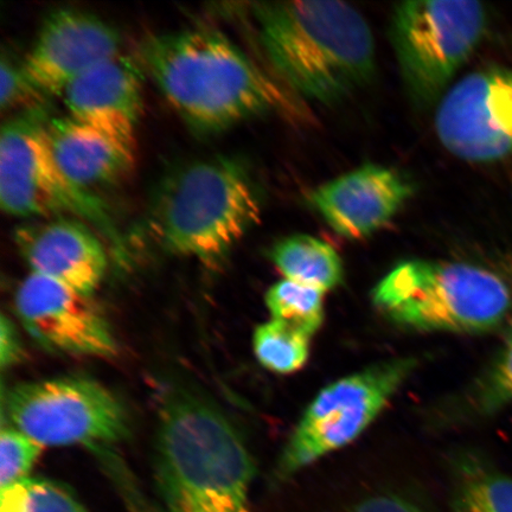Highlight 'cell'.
Returning a JSON list of instances; mask_svg holds the SVG:
<instances>
[{"label": "cell", "mask_w": 512, "mask_h": 512, "mask_svg": "<svg viewBox=\"0 0 512 512\" xmlns=\"http://www.w3.org/2000/svg\"><path fill=\"white\" fill-rule=\"evenodd\" d=\"M44 450L15 427H3L0 433V492L27 479Z\"/></svg>", "instance_id": "obj_22"}, {"label": "cell", "mask_w": 512, "mask_h": 512, "mask_svg": "<svg viewBox=\"0 0 512 512\" xmlns=\"http://www.w3.org/2000/svg\"><path fill=\"white\" fill-rule=\"evenodd\" d=\"M260 217L259 197L246 170L235 160L215 157L166 176L149 219L166 251L216 265Z\"/></svg>", "instance_id": "obj_4"}, {"label": "cell", "mask_w": 512, "mask_h": 512, "mask_svg": "<svg viewBox=\"0 0 512 512\" xmlns=\"http://www.w3.org/2000/svg\"><path fill=\"white\" fill-rule=\"evenodd\" d=\"M119 54L120 35L111 24L91 12L59 9L44 19L22 66L32 85L49 99Z\"/></svg>", "instance_id": "obj_12"}, {"label": "cell", "mask_w": 512, "mask_h": 512, "mask_svg": "<svg viewBox=\"0 0 512 512\" xmlns=\"http://www.w3.org/2000/svg\"><path fill=\"white\" fill-rule=\"evenodd\" d=\"M253 12L275 72L305 98L334 104L374 75L373 31L351 5L260 3Z\"/></svg>", "instance_id": "obj_3"}, {"label": "cell", "mask_w": 512, "mask_h": 512, "mask_svg": "<svg viewBox=\"0 0 512 512\" xmlns=\"http://www.w3.org/2000/svg\"><path fill=\"white\" fill-rule=\"evenodd\" d=\"M47 133L60 169L82 189L114 184L133 168L134 147L69 115L48 120Z\"/></svg>", "instance_id": "obj_16"}, {"label": "cell", "mask_w": 512, "mask_h": 512, "mask_svg": "<svg viewBox=\"0 0 512 512\" xmlns=\"http://www.w3.org/2000/svg\"><path fill=\"white\" fill-rule=\"evenodd\" d=\"M0 512H89L67 486L27 478L0 492Z\"/></svg>", "instance_id": "obj_21"}, {"label": "cell", "mask_w": 512, "mask_h": 512, "mask_svg": "<svg viewBox=\"0 0 512 512\" xmlns=\"http://www.w3.org/2000/svg\"><path fill=\"white\" fill-rule=\"evenodd\" d=\"M12 426L42 446L82 445L98 450L127 438L128 419L100 383L63 377L18 384L6 396Z\"/></svg>", "instance_id": "obj_9"}, {"label": "cell", "mask_w": 512, "mask_h": 512, "mask_svg": "<svg viewBox=\"0 0 512 512\" xmlns=\"http://www.w3.org/2000/svg\"><path fill=\"white\" fill-rule=\"evenodd\" d=\"M21 342L17 330L5 316L2 317V323H0V361H2V367H11L15 363L21 360L22 356Z\"/></svg>", "instance_id": "obj_26"}, {"label": "cell", "mask_w": 512, "mask_h": 512, "mask_svg": "<svg viewBox=\"0 0 512 512\" xmlns=\"http://www.w3.org/2000/svg\"><path fill=\"white\" fill-rule=\"evenodd\" d=\"M48 98L32 85L22 63L3 55L0 63V106L3 111L41 110Z\"/></svg>", "instance_id": "obj_24"}, {"label": "cell", "mask_w": 512, "mask_h": 512, "mask_svg": "<svg viewBox=\"0 0 512 512\" xmlns=\"http://www.w3.org/2000/svg\"><path fill=\"white\" fill-rule=\"evenodd\" d=\"M350 512H425L411 499L393 494L371 496L355 505Z\"/></svg>", "instance_id": "obj_25"}, {"label": "cell", "mask_w": 512, "mask_h": 512, "mask_svg": "<svg viewBox=\"0 0 512 512\" xmlns=\"http://www.w3.org/2000/svg\"><path fill=\"white\" fill-rule=\"evenodd\" d=\"M488 16L467 0H422L396 5L390 41L403 82L416 105L430 106L477 48Z\"/></svg>", "instance_id": "obj_7"}, {"label": "cell", "mask_w": 512, "mask_h": 512, "mask_svg": "<svg viewBox=\"0 0 512 512\" xmlns=\"http://www.w3.org/2000/svg\"><path fill=\"white\" fill-rule=\"evenodd\" d=\"M15 307L24 328L44 348L62 354L113 357L118 345L91 296L31 273L18 287Z\"/></svg>", "instance_id": "obj_11"}, {"label": "cell", "mask_w": 512, "mask_h": 512, "mask_svg": "<svg viewBox=\"0 0 512 512\" xmlns=\"http://www.w3.org/2000/svg\"><path fill=\"white\" fill-rule=\"evenodd\" d=\"M451 512H512V477L465 458L457 466Z\"/></svg>", "instance_id": "obj_18"}, {"label": "cell", "mask_w": 512, "mask_h": 512, "mask_svg": "<svg viewBox=\"0 0 512 512\" xmlns=\"http://www.w3.org/2000/svg\"><path fill=\"white\" fill-rule=\"evenodd\" d=\"M435 128L445 149L467 162L510 157L512 69H480L459 80L441 99Z\"/></svg>", "instance_id": "obj_10"}, {"label": "cell", "mask_w": 512, "mask_h": 512, "mask_svg": "<svg viewBox=\"0 0 512 512\" xmlns=\"http://www.w3.org/2000/svg\"><path fill=\"white\" fill-rule=\"evenodd\" d=\"M413 194L400 172L367 164L312 191L310 201L331 229L347 239H364L394 219Z\"/></svg>", "instance_id": "obj_13"}, {"label": "cell", "mask_w": 512, "mask_h": 512, "mask_svg": "<svg viewBox=\"0 0 512 512\" xmlns=\"http://www.w3.org/2000/svg\"><path fill=\"white\" fill-rule=\"evenodd\" d=\"M476 411L491 414L512 402V324L501 351L472 396Z\"/></svg>", "instance_id": "obj_23"}, {"label": "cell", "mask_w": 512, "mask_h": 512, "mask_svg": "<svg viewBox=\"0 0 512 512\" xmlns=\"http://www.w3.org/2000/svg\"><path fill=\"white\" fill-rule=\"evenodd\" d=\"M310 341L305 332L272 319L256 328L253 347L262 366L274 373L291 374L305 366Z\"/></svg>", "instance_id": "obj_19"}, {"label": "cell", "mask_w": 512, "mask_h": 512, "mask_svg": "<svg viewBox=\"0 0 512 512\" xmlns=\"http://www.w3.org/2000/svg\"><path fill=\"white\" fill-rule=\"evenodd\" d=\"M15 240L31 273L92 296L104 279V245L85 222L60 217L17 230Z\"/></svg>", "instance_id": "obj_15"}, {"label": "cell", "mask_w": 512, "mask_h": 512, "mask_svg": "<svg viewBox=\"0 0 512 512\" xmlns=\"http://www.w3.org/2000/svg\"><path fill=\"white\" fill-rule=\"evenodd\" d=\"M155 476L168 512H253L252 454L226 416L190 394L160 406Z\"/></svg>", "instance_id": "obj_2"}, {"label": "cell", "mask_w": 512, "mask_h": 512, "mask_svg": "<svg viewBox=\"0 0 512 512\" xmlns=\"http://www.w3.org/2000/svg\"><path fill=\"white\" fill-rule=\"evenodd\" d=\"M324 296L317 288L284 279L268 290L266 305L272 319L312 337L324 322Z\"/></svg>", "instance_id": "obj_20"}, {"label": "cell", "mask_w": 512, "mask_h": 512, "mask_svg": "<svg viewBox=\"0 0 512 512\" xmlns=\"http://www.w3.org/2000/svg\"><path fill=\"white\" fill-rule=\"evenodd\" d=\"M415 367L413 358H399L376 364L324 388L288 439L275 475L283 480L290 478L360 437Z\"/></svg>", "instance_id": "obj_8"}, {"label": "cell", "mask_w": 512, "mask_h": 512, "mask_svg": "<svg viewBox=\"0 0 512 512\" xmlns=\"http://www.w3.org/2000/svg\"><path fill=\"white\" fill-rule=\"evenodd\" d=\"M43 111L11 118L0 133V204L17 217H68L99 229L120 246L110 210L64 175L49 144Z\"/></svg>", "instance_id": "obj_6"}, {"label": "cell", "mask_w": 512, "mask_h": 512, "mask_svg": "<svg viewBox=\"0 0 512 512\" xmlns=\"http://www.w3.org/2000/svg\"><path fill=\"white\" fill-rule=\"evenodd\" d=\"M373 300L384 316L407 328L457 334L494 330L512 310L507 281L465 262H402L375 287Z\"/></svg>", "instance_id": "obj_5"}, {"label": "cell", "mask_w": 512, "mask_h": 512, "mask_svg": "<svg viewBox=\"0 0 512 512\" xmlns=\"http://www.w3.org/2000/svg\"><path fill=\"white\" fill-rule=\"evenodd\" d=\"M142 69L119 54L87 70L61 98L70 118L134 147L143 106Z\"/></svg>", "instance_id": "obj_14"}, {"label": "cell", "mask_w": 512, "mask_h": 512, "mask_svg": "<svg viewBox=\"0 0 512 512\" xmlns=\"http://www.w3.org/2000/svg\"><path fill=\"white\" fill-rule=\"evenodd\" d=\"M271 259L285 279L325 293L343 280V264L335 248L310 235L280 240L272 248Z\"/></svg>", "instance_id": "obj_17"}, {"label": "cell", "mask_w": 512, "mask_h": 512, "mask_svg": "<svg viewBox=\"0 0 512 512\" xmlns=\"http://www.w3.org/2000/svg\"><path fill=\"white\" fill-rule=\"evenodd\" d=\"M145 72L192 130L217 133L286 105L275 83L221 32L153 35L140 47Z\"/></svg>", "instance_id": "obj_1"}]
</instances>
